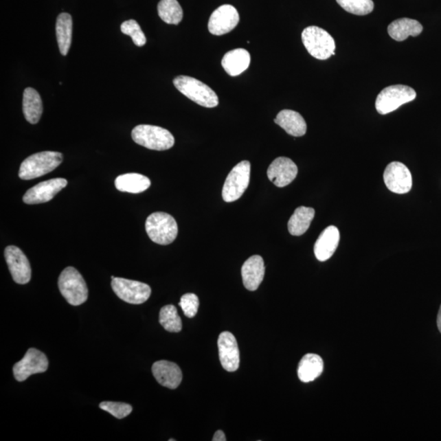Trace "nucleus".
<instances>
[{
	"instance_id": "1",
	"label": "nucleus",
	"mask_w": 441,
	"mask_h": 441,
	"mask_svg": "<svg viewBox=\"0 0 441 441\" xmlns=\"http://www.w3.org/2000/svg\"><path fill=\"white\" fill-rule=\"evenodd\" d=\"M63 154L56 151H43L30 155L21 163L19 177L27 181L49 174L63 163Z\"/></svg>"
},
{
	"instance_id": "2",
	"label": "nucleus",
	"mask_w": 441,
	"mask_h": 441,
	"mask_svg": "<svg viewBox=\"0 0 441 441\" xmlns=\"http://www.w3.org/2000/svg\"><path fill=\"white\" fill-rule=\"evenodd\" d=\"M58 288L65 299L72 306H80L88 299L87 284L80 272L72 267H67L60 273Z\"/></svg>"
},
{
	"instance_id": "3",
	"label": "nucleus",
	"mask_w": 441,
	"mask_h": 441,
	"mask_svg": "<svg viewBox=\"0 0 441 441\" xmlns=\"http://www.w3.org/2000/svg\"><path fill=\"white\" fill-rule=\"evenodd\" d=\"M174 84L179 92L198 105L207 108L218 105V98L214 91L194 78L179 76L175 78Z\"/></svg>"
},
{
	"instance_id": "4",
	"label": "nucleus",
	"mask_w": 441,
	"mask_h": 441,
	"mask_svg": "<svg viewBox=\"0 0 441 441\" xmlns=\"http://www.w3.org/2000/svg\"><path fill=\"white\" fill-rule=\"evenodd\" d=\"M132 138L137 144L154 150H166L175 144L174 137L166 128L141 124L133 129Z\"/></svg>"
},
{
	"instance_id": "5",
	"label": "nucleus",
	"mask_w": 441,
	"mask_h": 441,
	"mask_svg": "<svg viewBox=\"0 0 441 441\" xmlns=\"http://www.w3.org/2000/svg\"><path fill=\"white\" fill-rule=\"evenodd\" d=\"M146 231L150 239L158 245H170L176 240L179 227L171 215L162 212L150 214L146 220Z\"/></svg>"
},
{
	"instance_id": "6",
	"label": "nucleus",
	"mask_w": 441,
	"mask_h": 441,
	"mask_svg": "<svg viewBox=\"0 0 441 441\" xmlns=\"http://www.w3.org/2000/svg\"><path fill=\"white\" fill-rule=\"evenodd\" d=\"M302 41L313 58L326 60L335 55V41L326 30L317 27L306 28L302 34Z\"/></svg>"
},
{
	"instance_id": "7",
	"label": "nucleus",
	"mask_w": 441,
	"mask_h": 441,
	"mask_svg": "<svg viewBox=\"0 0 441 441\" xmlns=\"http://www.w3.org/2000/svg\"><path fill=\"white\" fill-rule=\"evenodd\" d=\"M414 89L406 85H392L385 88L376 99V110L381 115L391 113L405 103L416 98Z\"/></svg>"
},
{
	"instance_id": "8",
	"label": "nucleus",
	"mask_w": 441,
	"mask_h": 441,
	"mask_svg": "<svg viewBox=\"0 0 441 441\" xmlns=\"http://www.w3.org/2000/svg\"><path fill=\"white\" fill-rule=\"evenodd\" d=\"M251 164L242 161L232 168L225 181L223 189L224 201L231 203L239 200L247 190L250 181Z\"/></svg>"
},
{
	"instance_id": "9",
	"label": "nucleus",
	"mask_w": 441,
	"mask_h": 441,
	"mask_svg": "<svg viewBox=\"0 0 441 441\" xmlns=\"http://www.w3.org/2000/svg\"><path fill=\"white\" fill-rule=\"evenodd\" d=\"M111 287L121 300L134 305L144 304L151 293L148 284L124 278H115L111 281Z\"/></svg>"
},
{
	"instance_id": "10",
	"label": "nucleus",
	"mask_w": 441,
	"mask_h": 441,
	"mask_svg": "<svg viewBox=\"0 0 441 441\" xmlns=\"http://www.w3.org/2000/svg\"><path fill=\"white\" fill-rule=\"evenodd\" d=\"M49 368V360L45 353L36 348H30L25 357L14 366L16 381L24 382L30 376L45 373Z\"/></svg>"
},
{
	"instance_id": "11",
	"label": "nucleus",
	"mask_w": 441,
	"mask_h": 441,
	"mask_svg": "<svg viewBox=\"0 0 441 441\" xmlns=\"http://www.w3.org/2000/svg\"><path fill=\"white\" fill-rule=\"evenodd\" d=\"M383 179L387 188L392 192L405 194L410 192L413 185L411 172L400 162H392L384 171Z\"/></svg>"
},
{
	"instance_id": "12",
	"label": "nucleus",
	"mask_w": 441,
	"mask_h": 441,
	"mask_svg": "<svg viewBox=\"0 0 441 441\" xmlns=\"http://www.w3.org/2000/svg\"><path fill=\"white\" fill-rule=\"evenodd\" d=\"M4 257L16 284H25L32 279V268L25 253L16 246L10 245L4 250Z\"/></svg>"
},
{
	"instance_id": "13",
	"label": "nucleus",
	"mask_w": 441,
	"mask_h": 441,
	"mask_svg": "<svg viewBox=\"0 0 441 441\" xmlns=\"http://www.w3.org/2000/svg\"><path fill=\"white\" fill-rule=\"evenodd\" d=\"M239 21L240 15L236 8L230 4H225L212 14L207 27L212 34L223 36L234 30Z\"/></svg>"
},
{
	"instance_id": "14",
	"label": "nucleus",
	"mask_w": 441,
	"mask_h": 441,
	"mask_svg": "<svg viewBox=\"0 0 441 441\" xmlns=\"http://www.w3.org/2000/svg\"><path fill=\"white\" fill-rule=\"evenodd\" d=\"M67 181L64 179H54L34 185L24 194L23 202L27 205H38L49 202L58 192L66 188Z\"/></svg>"
},
{
	"instance_id": "15",
	"label": "nucleus",
	"mask_w": 441,
	"mask_h": 441,
	"mask_svg": "<svg viewBox=\"0 0 441 441\" xmlns=\"http://www.w3.org/2000/svg\"><path fill=\"white\" fill-rule=\"evenodd\" d=\"M219 358L225 370L235 372L240 366V350L235 336L223 332L218 340Z\"/></svg>"
},
{
	"instance_id": "16",
	"label": "nucleus",
	"mask_w": 441,
	"mask_h": 441,
	"mask_svg": "<svg viewBox=\"0 0 441 441\" xmlns=\"http://www.w3.org/2000/svg\"><path fill=\"white\" fill-rule=\"evenodd\" d=\"M298 168L292 159L287 157H279L271 163L267 170L268 179L276 187L284 188L296 179Z\"/></svg>"
},
{
	"instance_id": "17",
	"label": "nucleus",
	"mask_w": 441,
	"mask_h": 441,
	"mask_svg": "<svg viewBox=\"0 0 441 441\" xmlns=\"http://www.w3.org/2000/svg\"><path fill=\"white\" fill-rule=\"evenodd\" d=\"M152 374L161 386L172 390L179 387L183 380V373L179 366L174 362L159 361L154 363Z\"/></svg>"
},
{
	"instance_id": "18",
	"label": "nucleus",
	"mask_w": 441,
	"mask_h": 441,
	"mask_svg": "<svg viewBox=\"0 0 441 441\" xmlns=\"http://www.w3.org/2000/svg\"><path fill=\"white\" fill-rule=\"evenodd\" d=\"M245 287L249 291H255L262 282L265 275L264 261L259 255H254L246 260L241 269Z\"/></svg>"
},
{
	"instance_id": "19",
	"label": "nucleus",
	"mask_w": 441,
	"mask_h": 441,
	"mask_svg": "<svg viewBox=\"0 0 441 441\" xmlns=\"http://www.w3.org/2000/svg\"><path fill=\"white\" fill-rule=\"evenodd\" d=\"M339 240L340 233L338 228L330 226L324 229L315 244V258L321 262L328 260L338 248Z\"/></svg>"
},
{
	"instance_id": "20",
	"label": "nucleus",
	"mask_w": 441,
	"mask_h": 441,
	"mask_svg": "<svg viewBox=\"0 0 441 441\" xmlns=\"http://www.w3.org/2000/svg\"><path fill=\"white\" fill-rule=\"evenodd\" d=\"M274 121L289 135L302 137L306 133V121L298 112L292 110L281 111Z\"/></svg>"
},
{
	"instance_id": "21",
	"label": "nucleus",
	"mask_w": 441,
	"mask_h": 441,
	"mask_svg": "<svg viewBox=\"0 0 441 441\" xmlns=\"http://www.w3.org/2000/svg\"><path fill=\"white\" fill-rule=\"evenodd\" d=\"M250 60V54L247 50L236 49L224 55L222 66L229 76H237L247 70Z\"/></svg>"
},
{
	"instance_id": "22",
	"label": "nucleus",
	"mask_w": 441,
	"mask_h": 441,
	"mask_svg": "<svg viewBox=\"0 0 441 441\" xmlns=\"http://www.w3.org/2000/svg\"><path fill=\"white\" fill-rule=\"evenodd\" d=\"M422 30V25L418 21L406 17L392 21L387 28L389 36L399 42L405 41L409 36H419Z\"/></svg>"
},
{
	"instance_id": "23",
	"label": "nucleus",
	"mask_w": 441,
	"mask_h": 441,
	"mask_svg": "<svg viewBox=\"0 0 441 441\" xmlns=\"http://www.w3.org/2000/svg\"><path fill=\"white\" fill-rule=\"evenodd\" d=\"M324 370L322 358L318 354H306L298 365L297 375L302 383L314 381L321 375Z\"/></svg>"
},
{
	"instance_id": "24",
	"label": "nucleus",
	"mask_w": 441,
	"mask_h": 441,
	"mask_svg": "<svg viewBox=\"0 0 441 441\" xmlns=\"http://www.w3.org/2000/svg\"><path fill=\"white\" fill-rule=\"evenodd\" d=\"M23 114L27 122L38 123L43 114V102L41 95L36 89L27 88L23 93Z\"/></svg>"
},
{
	"instance_id": "25",
	"label": "nucleus",
	"mask_w": 441,
	"mask_h": 441,
	"mask_svg": "<svg viewBox=\"0 0 441 441\" xmlns=\"http://www.w3.org/2000/svg\"><path fill=\"white\" fill-rule=\"evenodd\" d=\"M314 217L315 210L313 207L304 206L297 207L289 220L288 229L289 233L294 236H300L305 234V232L308 230Z\"/></svg>"
},
{
	"instance_id": "26",
	"label": "nucleus",
	"mask_w": 441,
	"mask_h": 441,
	"mask_svg": "<svg viewBox=\"0 0 441 441\" xmlns=\"http://www.w3.org/2000/svg\"><path fill=\"white\" fill-rule=\"evenodd\" d=\"M115 185L121 192L138 194L150 188V180L139 174H126L119 176L115 181Z\"/></svg>"
},
{
	"instance_id": "27",
	"label": "nucleus",
	"mask_w": 441,
	"mask_h": 441,
	"mask_svg": "<svg viewBox=\"0 0 441 441\" xmlns=\"http://www.w3.org/2000/svg\"><path fill=\"white\" fill-rule=\"evenodd\" d=\"M72 17L70 14L63 12L58 16L56 23V34L60 53L67 56L71 45L72 40Z\"/></svg>"
},
{
	"instance_id": "28",
	"label": "nucleus",
	"mask_w": 441,
	"mask_h": 441,
	"mask_svg": "<svg viewBox=\"0 0 441 441\" xmlns=\"http://www.w3.org/2000/svg\"><path fill=\"white\" fill-rule=\"evenodd\" d=\"M159 17L167 24L179 25L183 17V11L177 0H161L158 4Z\"/></svg>"
},
{
	"instance_id": "29",
	"label": "nucleus",
	"mask_w": 441,
	"mask_h": 441,
	"mask_svg": "<svg viewBox=\"0 0 441 441\" xmlns=\"http://www.w3.org/2000/svg\"><path fill=\"white\" fill-rule=\"evenodd\" d=\"M159 323L164 330L170 332H179L183 328L181 319L174 305L164 306L159 311Z\"/></svg>"
},
{
	"instance_id": "30",
	"label": "nucleus",
	"mask_w": 441,
	"mask_h": 441,
	"mask_svg": "<svg viewBox=\"0 0 441 441\" xmlns=\"http://www.w3.org/2000/svg\"><path fill=\"white\" fill-rule=\"evenodd\" d=\"M345 11L354 15L365 16L373 12L374 3L372 0H336Z\"/></svg>"
},
{
	"instance_id": "31",
	"label": "nucleus",
	"mask_w": 441,
	"mask_h": 441,
	"mask_svg": "<svg viewBox=\"0 0 441 441\" xmlns=\"http://www.w3.org/2000/svg\"><path fill=\"white\" fill-rule=\"evenodd\" d=\"M120 29L121 32L132 38L134 45L138 47H142L146 45V38L145 34L135 20L124 21L121 25Z\"/></svg>"
},
{
	"instance_id": "32",
	"label": "nucleus",
	"mask_w": 441,
	"mask_h": 441,
	"mask_svg": "<svg viewBox=\"0 0 441 441\" xmlns=\"http://www.w3.org/2000/svg\"><path fill=\"white\" fill-rule=\"evenodd\" d=\"M99 407L118 419L128 417L133 411L131 405L122 403V402L104 401L99 405Z\"/></svg>"
},
{
	"instance_id": "33",
	"label": "nucleus",
	"mask_w": 441,
	"mask_h": 441,
	"mask_svg": "<svg viewBox=\"0 0 441 441\" xmlns=\"http://www.w3.org/2000/svg\"><path fill=\"white\" fill-rule=\"evenodd\" d=\"M179 306L183 310L184 315L188 318L196 317L200 306L199 297L194 293H185L181 297Z\"/></svg>"
},
{
	"instance_id": "34",
	"label": "nucleus",
	"mask_w": 441,
	"mask_h": 441,
	"mask_svg": "<svg viewBox=\"0 0 441 441\" xmlns=\"http://www.w3.org/2000/svg\"><path fill=\"white\" fill-rule=\"evenodd\" d=\"M226 436H225L223 431H216V433L214 436L213 441H226Z\"/></svg>"
},
{
	"instance_id": "35",
	"label": "nucleus",
	"mask_w": 441,
	"mask_h": 441,
	"mask_svg": "<svg viewBox=\"0 0 441 441\" xmlns=\"http://www.w3.org/2000/svg\"><path fill=\"white\" fill-rule=\"evenodd\" d=\"M438 326L440 332H441V306L438 315Z\"/></svg>"
},
{
	"instance_id": "36",
	"label": "nucleus",
	"mask_w": 441,
	"mask_h": 441,
	"mask_svg": "<svg viewBox=\"0 0 441 441\" xmlns=\"http://www.w3.org/2000/svg\"><path fill=\"white\" fill-rule=\"evenodd\" d=\"M170 441H175L174 439H170Z\"/></svg>"
}]
</instances>
